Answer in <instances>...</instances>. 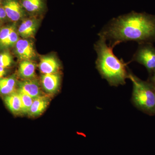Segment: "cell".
Instances as JSON below:
<instances>
[{
    "instance_id": "cell-13",
    "label": "cell",
    "mask_w": 155,
    "mask_h": 155,
    "mask_svg": "<svg viewBox=\"0 0 155 155\" xmlns=\"http://www.w3.org/2000/svg\"><path fill=\"white\" fill-rule=\"evenodd\" d=\"M4 101L6 105L13 114H22L21 101L17 91L5 96Z\"/></svg>"
},
{
    "instance_id": "cell-18",
    "label": "cell",
    "mask_w": 155,
    "mask_h": 155,
    "mask_svg": "<svg viewBox=\"0 0 155 155\" xmlns=\"http://www.w3.org/2000/svg\"><path fill=\"white\" fill-rule=\"evenodd\" d=\"M13 58L8 52L0 54V67L6 68L10 67L13 63Z\"/></svg>"
},
{
    "instance_id": "cell-1",
    "label": "cell",
    "mask_w": 155,
    "mask_h": 155,
    "mask_svg": "<svg viewBox=\"0 0 155 155\" xmlns=\"http://www.w3.org/2000/svg\"><path fill=\"white\" fill-rule=\"evenodd\" d=\"M110 41L112 48L121 43L133 41L139 45L155 42V15L132 11L111 19L98 33Z\"/></svg>"
},
{
    "instance_id": "cell-21",
    "label": "cell",
    "mask_w": 155,
    "mask_h": 155,
    "mask_svg": "<svg viewBox=\"0 0 155 155\" xmlns=\"http://www.w3.org/2000/svg\"><path fill=\"white\" fill-rule=\"evenodd\" d=\"M6 73V68L0 67V78L4 77Z\"/></svg>"
},
{
    "instance_id": "cell-25",
    "label": "cell",
    "mask_w": 155,
    "mask_h": 155,
    "mask_svg": "<svg viewBox=\"0 0 155 155\" xmlns=\"http://www.w3.org/2000/svg\"><path fill=\"white\" fill-rule=\"evenodd\" d=\"M154 86V89H155V86H154V85H153Z\"/></svg>"
},
{
    "instance_id": "cell-11",
    "label": "cell",
    "mask_w": 155,
    "mask_h": 155,
    "mask_svg": "<svg viewBox=\"0 0 155 155\" xmlns=\"http://www.w3.org/2000/svg\"><path fill=\"white\" fill-rule=\"evenodd\" d=\"M60 67L56 58L52 56L43 57L39 64L40 70L43 74L56 73L60 69Z\"/></svg>"
},
{
    "instance_id": "cell-19",
    "label": "cell",
    "mask_w": 155,
    "mask_h": 155,
    "mask_svg": "<svg viewBox=\"0 0 155 155\" xmlns=\"http://www.w3.org/2000/svg\"><path fill=\"white\" fill-rule=\"evenodd\" d=\"M16 28L15 25H9L1 28L0 30V46L2 45L4 42L8 38L9 35L14 29Z\"/></svg>"
},
{
    "instance_id": "cell-9",
    "label": "cell",
    "mask_w": 155,
    "mask_h": 155,
    "mask_svg": "<svg viewBox=\"0 0 155 155\" xmlns=\"http://www.w3.org/2000/svg\"><path fill=\"white\" fill-rule=\"evenodd\" d=\"M19 2L25 12L34 15L43 13L46 7V0H20Z\"/></svg>"
},
{
    "instance_id": "cell-24",
    "label": "cell",
    "mask_w": 155,
    "mask_h": 155,
    "mask_svg": "<svg viewBox=\"0 0 155 155\" xmlns=\"http://www.w3.org/2000/svg\"><path fill=\"white\" fill-rule=\"evenodd\" d=\"M4 1V0H0V3H1V2H2V1Z\"/></svg>"
},
{
    "instance_id": "cell-5",
    "label": "cell",
    "mask_w": 155,
    "mask_h": 155,
    "mask_svg": "<svg viewBox=\"0 0 155 155\" xmlns=\"http://www.w3.org/2000/svg\"><path fill=\"white\" fill-rule=\"evenodd\" d=\"M2 5L7 18L13 22H17L25 17V11L18 0H4Z\"/></svg>"
},
{
    "instance_id": "cell-23",
    "label": "cell",
    "mask_w": 155,
    "mask_h": 155,
    "mask_svg": "<svg viewBox=\"0 0 155 155\" xmlns=\"http://www.w3.org/2000/svg\"><path fill=\"white\" fill-rule=\"evenodd\" d=\"M3 20H2V19H1V18H0V23H1V22H2V21Z\"/></svg>"
},
{
    "instance_id": "cell-20",
    "label": "cell",
    "mask_w": 155,
    "mask_h": 155,
    "mask_svg": "<svg viewBox=\"0 0 155 155\" xmlns=\"http://www.w3.org/2000/svg\"><path fill=\"white\" fill-rule=\"evenodd\" d=\"M6 18H7V17L5 9H4V7H3L2 4L0 3V18L2 20H4Z\"/></svg>"
},
{
    "instance_id": "cell-22",
    "label": "cell",
    "mask_w": 155,
    "mask_h": 155,
    "mask_svg": "<svg viewBox=\"0 0 155 155\" xmlns=\"http://www.w3.org/2000/svg\"><path fill=\"white\" fill-rule=\"evenodd\" d=\"M151 75V76L150 78V81H149L155 86V71L152 73Z\"/></svg>"
},
{
    "instance_id": "cell-12",
    "label": "cell",
    "mask_w": 155,
    "mask_h": 155,
    "mask_svg": "<svg viewBox=\"0 0 155 155\" xmlns=\"http://www.w3.org/2000/svg\"><path fill=\"white\" fill-rule=\"evenodd\" d=\"M49 103L48 98L45 96H41L34 99L28 115L31 117H35L41 115L47 107Z\"/></svg>"
},
{
    "instance_id": "cell-2",
    "label": "cell",
    "mask_w": 155,
    "mask_h": 155,
    "mask_svg": "<svg viewBox=\"0 0 155 155\" xmlns=\"http://www.w3.org/2000/svg\"><path fill=\"white\" fill-rule=\"evenodd\" d=\"M105 39L100 37L94 44L97 54V69L102 77L111 86L124 85L129 75L126 64L115 56L113 48L108 45Z\"/></svg>"
},
{
    "instance_id": "cell-7",
    "label": "cell",
    "mask_w": 155,
    "mask_h": 155,
    "mask_svg": "<svg viewBox=\"0 0 155 155\" xmlns=\"http://www.w3.org/2000/svg\"><path fill=\"white\" fill-rule=\"evenodd\" d=\"M18 86V91L28 95L34 99L43 96L38 82L32 78L20 81Z\"/></svg>"
},
{
    "instance_id": "cell-6",
    "label": "cell",
    "mask_w": 155,
    "mask_h": 155,
    "mask_svg": "<svg viewBox=\"0 0 155 155\" xmlns=\"http://www.w3.org/2000/svg\"><path fill=\"white\" fill-rule=\"evenodd\" d=\"M15 52L22 61H31L36 56L32 42L27 39H20L15 45Z\"/></svg>"
},
{
    "instance_id": "cell-8",
    "label": "cell",
    "mask_w": 155,
    "mask_h": 155,
    "mask_svg": "<svg viewBox=\"0 0 155 155\" xmlns=\"http://www.w3.org/2000/svg\"><path fill=\"white\" fill-rule=\"evenodd\" d=\"M38 23V20L34 17L24 19L19 25L18 34L25 39L33 38L36 33Z\"/></svg>"
},
{
    "instance_id": "cell-4",
    "label": "cell",
    "mask_w": 155,
    "mask_h": 155,
    "mask_svg": "<svg viewBox=\"0 0 155 155\" xmlns=\"http://www.w3.org/2000/svg\"><path fill=\"white\" fill-rule=\"evenodd\" d=\"M131 61H135L143 65L150 74L155 71V47L153 44L139 45L137 51L134 55Z\"/></svg>"
},
{
    "instance_id": "cell-14",
    "label": "cell",
    "mask_w": 155,
    "mask_h": 155,
    "mask_svg": "<svg viewBox=\"0 0 155 155\" xmlns=\"http://www.w3.org/2000/svg\"><path fill=\"white\" fill-rule=\"evenodd\" d=\"M36 65L31 61H22L19 67V74L25 79H32L35 76Z\"/></svg>"
},
{
    "instance_id": "cell-3",
    "label": "cell",
    "mask_w": 155,
    "mask_h": 155,
    "mask_svg": "<svg viewBox=\"0 0 155 155\" xmlns=\"http://www.w3.org/2000/svg\"><path fill=\"white\" fill-rule=\"evenodd\" d=\"M128 78L133 83L132 100L136 107L149 115H155V90L153 85L141 80L129 72Z\"/></svg>"
},
{
    "instance_id": "cell-10",
    "label": "cell",
    "mask_w": 155,
    "mask_h": 155,
    "mask_svg": "<svg viewBox=\"0 0 155 155\" xmlns=\"http://www.w3.org/2000/svg\"><path fill=\"white\" fill-rule=\"evenodd\" d=\"M61 78L57 73L44 74L41 77V83L44 89L49 94H54L60 87Z\"/></svg>"
},
{
    "instance_id": "cell-15",
    "label": "cell",
    "mask_w": 155,
    "mask_h": 155,
    "mask_svg": "<svg viewBox=\"0 0 155 155\" xmlns=\"http://www.w3.org/2000/svg\"><path fill=\"white\" fill-rule=\"evenodd\" d=\"M17 80L14 75L0 78V94L6 96L15 91Z\"/></svg>"
},
{
    "instance_id": "cell-17",
    "label": "cell",
    "mask_w": 155,
    "mask_h": 155,
    "mask_svg": "<svg viewBox=\"0 0 155 155\" xmlns=\"http://www.w3.org/2000/svg\"><path fill=\"white\" fill-rule=\"evenodd\" d=\"M18 33L16 31V28L11 31L8 38L4 42L0 47L2 48H6L13 46L16 44V43L19 40Z\"/></svg>"
},
{
    "instance_id": "cell-16",
    "label": "cell",
    "mask_w": 155,
    "mask_h": 155,
    "mask_svg": "<svg viewBox=\"0 0 155 155\" xmlns=\"http://www.w3.org/2000/svg\"><path fill=\"white\" fill-rule=\"evenodd\" d=\"M17 92L19 94L21 101L22 114H28L31 107L33 103L34 99L22 92L18 91Z\"/></svg>"
}]
</instances>
